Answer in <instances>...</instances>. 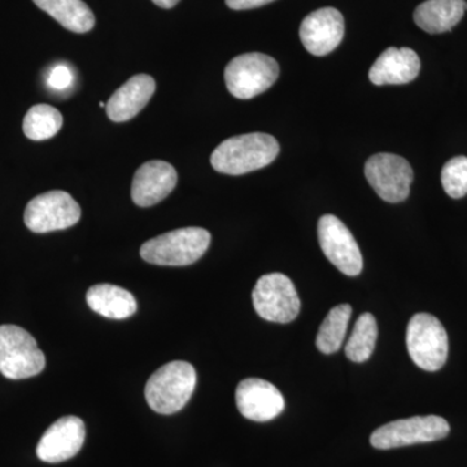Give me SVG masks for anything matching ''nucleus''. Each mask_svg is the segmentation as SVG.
<instances>
[{
    "label": "nucleus",
    "mask_w": 467,
    "mask_h": 467,
    "mask_svg": "<svg viewBox=\"0 0 467 467\" xmlns=\"http://www.w3.org/2000/svg\"><path fill=\"white\" fill-rule=\"evenodd\" d=\"M86 300L95 313L106 318L126 319L137 312V300L133 295L115 285H92L86 294Z\"/></svg>",
    "instance_id": "6ab92c4d"
},
{
    "label": "nucleus",
    "mask_w": 467,
    "mask_h": 467,
    "mask_svg": "<svg viewBox=\"0 0 467 467\" xmlns=\"http://www.w3.org/2000/svg\"><path fill=\"white\" fill-rule=\"evenodd\" d=\"M156 90V82L149 75L131 77L119 90L113 92L106 104L107 116L113 122L134 119L147 106Z\"/></svg>",
    "instance_id": "f3484780"
},
{
    "label": "nucleus",
    "mask_w": 467,
    "mask_h": 467,
    "mask_svg": "<svg viewBox=\"0 0 467 467\" xmlns=\"http://www.w3.org/2000/svg\"><path fill=\"white\" fill-rule=\"evenodd\" d=\"M42 11L73 33H88L95 26V16L82 0H33Z\"/></svg>",
    "instance_id": "aec40b11"
},
{
    "label": "nucleus",
    "mask_w": 467,
    "mask_h": 467,
    "mask_svg": "<svg viewBox=\"0 0 467 467\" xmlns=\"http://www.w3.org/2000/svg\"><path fill=\"white\" fill-rule=\"evenodd\" d=\"M156 5H159L160 8H173L175 5H178L180 0H152Z\"/></svg>",
    "instance_id": "bb28decb"
},
{
    "label": "nucleus",
    "mask_w": 467,
    "mask_h": 467,
    "mask_svg": "<svg viewBox=\"0 0 467 467\" xmlns=\"http://www.w3.org/2000/svg\"><path fill=\"white\" fill-rule=\"evenodd\" d=\"M235 398L242 416L254 422L275 420L285 409V399L279 389L260 378L242 380Z\"/></svg>",
    "instance_id": "ddd939ff"
},
{
    "label": "nucleus",
    "mask_w": 467,
    "mask_h": 467,
    "mask_svg": "<svg viewBox=\"0 0 467 467\" xmlns=\"http://www.w3.org/2000/svg\"><path fill=\"white\" fill-rule=\"evenodd\" d=\"M177 181V171L169 162L161 160L146 162L134 175L131 199L138 207H152L173 192Z\"/></svg>",
    "instance_id": "2eb2a0df"
},
{
    "label": "nucleus",
    "mask_w": 467,
    "mask_h": 467,
    "mask_svg": "<svg viewBox=\"0 0 467 467\" xmlns=\"http://www.w3.org/2000/svg\"><path fill=\"white\" fill-rule=\"evenodd\" d=\"M85 423L81 418L67 416L48 427L36 447V456L43 462L58 463L72 459L85 441Z\"/></svg>",
    "instance_id": "4468645a"
},
{
    "label": "nucleus",
    "mask_w": 467,
    "mask_h": 467,
    "mask_svg": "<svg viewBox=\"0 0 467 467\" xmlns=\"http://www.w3.org/2000/svg\"><path fill=\"white\" fill-rule=\"evenodd\" d=\"M196 371L192 364L173 361L159 368L146 384L144 395L156 413H177L192 399L196 387Z\"/></svg>",
    "instance_id": "7ed1b4c3"
},
{
    "label": "nucleus",
    "mask_w": 467,
    "mask_h": 467,
    "mask_svg": "<svg viewBox=\"0 0 467 467\" xmlns=\"http://www.w3.org/2000/svg\"><path fill=\"white\" fill-rule=\"evenodd\" d=\"M279 153L278 140L265 133L236 135L223 140L211 156L218 173L242 175L272 164Z\"/></svg>",
    "instance_id": "f257e3e1"
},
{
    "label": "nucleus",
    "mask_w": 467,
    "mask_h": 467,
    "mask_svg": "<svg viewBox=\"0 0 467 467\" xmlns=\"http://www.w3.org/2000/svg\"><path fill=\"white\" fill-rule=\"evenodd\" d=\"M365 175L380 199L400 202L408 198L414 173L410 164L393 153H377L365 164Z\"/></svg>",
    "instance_id": "9d476101"
},
{
    "label": "nucleus",
    "mask_w": 467,
    "mask_h": 467,
    "mask_svg": "<svg viewBox=\"0 0 467 467\" xmlns=\"http://www.w3.org/2000/svg\"><path fill=\"white\" fill-rule=\"evenodd\" d=\"M72 82V70H70L67 66H64V64L55 67L54 69L51 70L50 76H48L47 79L48 86L57 91L67 90V88H70Z\"/></svg>",
    "instance_id": "393cba45"
},
{
    "label": "nucleus",
    "mask_w": 467,
    "mask_h": 467,
    "mask_svg": "<svg viewBox=\"0 0 467 467\" xmlns=\"http://www.w3.org/2000/svg\"><path fill=\"white\" fill-rule=\"evenodd\" d=\"M81 218L78 202L66 192H48L26 205L24 221L33 233H50L75 226Z\"/></svg>",
    "instance_id": "1a4fd4ad"
},
{
    "label": "nucleus",
    "mask_w": 467,
    "mask_h": 467,
    "mask_svg": "<svg viewBox=\"0 0 467 467\" xmlns=\"http://www.w3.org/2000/svg\"><path fill=\"white\" fill-rule=\"evenodd\" d=\"M252 301L257 315L269 322L290 324L299 316V295L291 279L282 273L261 276L252 291Z\"/></svg>",
    "instance_id": "0eeeda50"
},
{
    "label": "nucleus",
    "mask_w": 467,
    "mask_h": 467,
    "mask_svg": "<svg viewBox=\"0 0 467 467\" xmlns=\"http://www.w3.org/2000/svg\"><path fill=\"white\" fill-rule=\"evenodd\" d=\"M63 128V116L48 104H38L27 110L23 130L29 140L41 142L55 137Z\"/></svg>",
    "instance_id": "4be33fe9"
},
{
    "label": "nucleus",
    "mask_w": 467,
    "mask_h": 467,
    "mask_svg": "<svg viewBox=\"0 0 467 467\" xmlns=\"http://www.w3.org/2000/svg\"><path fill=\"white\" fill-rule=\"evenodd\" d=\"M272 2H275V0H226V5L234 11H244V9L263 7V5H269Z\"/></svg>",
    "instance_id": "a878e982"
},
{
    "label": "nucleus",
    "mask_w": 467,
    "mask_h": 467,
    "mask_svg": "<svg viewBox=\"0 0 467 467\" xmlns=\"http://www.w3.org/2000/svg\"><path fill=\"white\" fill-rule=\"evenodd\" d=\"M344 17L337 8L326 7L312 12L300 26L304 47L315 57H325L343 41Z\"/></svg>",
    "instance_id": "f8f14e48"
},
{
    "label": "nucleus",
    "mask_w": 467,
    "mask_h": 467,
    "mask_svg": "<svg viewBox=\"0 0 467 467\" xmlns=\"http://www.w3.org/2000/svg\"><path fill=\"white\" fill-rule=\"evenodd\" d=\"M407 348L418 368L426 371L441 370L450 349L444 326L429 313L413 316L407 328Z\"/></svg>",
    "instance_id": "423d86ee"
},
{
    "label": "nucleus",
    "mask_w": 467,
    "mask_h": 467,
    "mask_svg": "<svg viewBox=\"0 0 467 467\" xmlns=\"http://www.w3.org/2000/svg\"><path fill=\"white\" fill-rule=\"evenodd\" d=\"M467 11L466 0H426L414 11V21L429 34L451 32Z\"/></svg>",
    "instance_id": "a211bd4d"
},
{
    "label": "nucleus",
    "mask_w": 467,
    "mask_h": 467,
    "mask_svg": "<svg viewBox=\"0 0 467 467\" xmlns=\"http://www.w3.org/2000/svg\"><path fill=\"white\" fill-rule=\"evenodd\" d=\"M211 244V234L202 227H183L150 239L140 248L147 263L161 266H187L202 259Z\"/></svg>",
    "instance_id": "f03ea898"
},
{
    "label": "nucleus",
    "mask_w": 467,
    "mask_h": 467,
    "mask_svg": "<svg viewBox=\"0 0 467 467\" xmlns=\"http://www.w3.org/2000/svg\"><path fill=\"white\" fill-rule=\"evenodd\" d=\"M279 66L275 58L260 52L234 57L225 69L227 90L238 99H252L275 84Z\"/></svg>",
    "instance_id": "39448f33"
},
{
    "label": "nucleus",
    "mask_w": 467,
    "mask_h": 467,
    "mask_svg": "<svg viewBox=\"0 0 467 467\" xmlns=\"http://www.w3.org/2000/svg\"><path fill=\"white\" fill-rule=\"evenodd\" d=\"M441 183L444 192L451 199L467 195V158L457 156L444 165L441 171Z\"/></svg>",
    "instance_id": "b1692460"
},
{
    "label": "nucleus",
    "mask_w": 467,
    "mask_h": 467,
    "mask_svg": "<svg viewBox=\"0 0 467 467\" xmlns=\"http://www.w3.org/2000/svg\"><path fill=\"white\" fill-rule=\"evenodd\" d=\"M350 316H352V306L349 304H340L328 312L319 327L317 339H316L317 348L322 353L333 355L342 348Z\"/></svg>",
    "instance_id": "412c9836"
},
{
    "label": "nucleus",
    "mask_w": 467,
    "mask_h": 467,
    "mask_svg": "<svg viewBox=\"0 0 467 467\" xmlns=\"http://www.w3.org/2000/svg\"><path fill=\"white\" fill-rule=\"evenodd\" d=\"M450 431V423L444 418L411 417L380 426L371 434L370 442L377 450H393V448L441 441L447 438Z\"/></svg>",
    "instance_id": "6e6552de"
},
{
    "label": "nucleus",
    "mask_w": 467,
    "mask_h": 467,
    "mask_svg": "<svg viewBox=\"0 0 467 467\" xmlns=\"http://www.w3.org/2000/svg\"><path fill=\"white\" fill-rule=\"evenodd\" d=\"M46 367V358L36 339L15 325L0 326V373L8 379H26L38 376Z\"/></svg>",
    "instance_id": "20e7f679"
},
{
    "label": "nucleus",
    "mask_w": 467,
    "mask_h": 467,
    "mask_svg": "<svg viewBox=\"0 0 467 467\" xmlns=\"http://www.w3.org/2000/svg\"><path fill=\"white\" fill-rule=\"evenodd\" d=\"M378 326L374 316L371 313L359 316L346 346L347 358L358 364L368 361L376 348Z\"/></svg>",
    "instance_id": "5701e85b"
},
{
    "label": "nucleus",
    "mask_w": 467,
    "mask_h": 467,
    "mask_svg": "<svg viewBox=\"0 0 467 467\" xmlns=\"http://www.w3.org/2000/svg\"><path fill=\"white\" fill-rule=\"evenodd\" d=\"M318 241L325 256L343 275H358L362 272V254L348 227L333 214L318 221Z\"/></svg>",
    "instance_id": "9b49d317"
},
{
    "label": "nucleus",
    "mask_w": 467,
    "mask_h": 467,
    "mask_svg": "<svg viewBox=\"0 0 467 467\" xmlns=\"http://www.w3.org/2000/svg\"><path fill=\"white\" fill-rule=\"evenodd\" d=\"M420 60L411 48L389 47L382 52L368 72L374 85H405L420 75Z\"/></svg>",
    "instance_id": "dca6fc26"
}]
</instances>
